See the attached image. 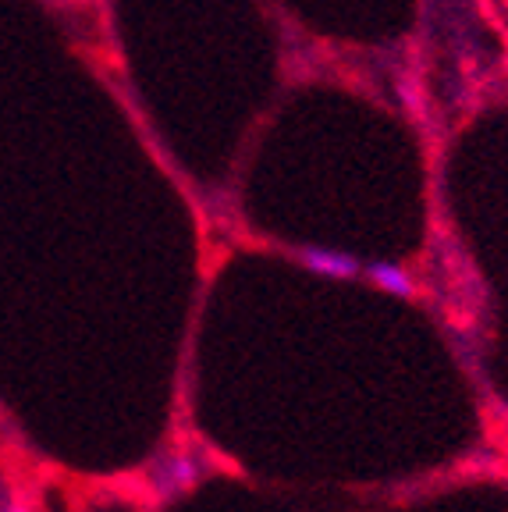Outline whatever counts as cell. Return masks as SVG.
<instances>
[{"label": "cell", "instance_id": "obj_1", "mask_svg": "<svg viewBox=\"0 0 508 512\" xmlns=\"http://www.w3.org/2000/svg\"><path fill=\"white\" fill-rule=\"evenodd\" d=\"M299 260L310 267L313 274H324V278H334V281H349L363 271L349 253H338V249H324V246L302 249Z\"/></svg>", "mask_w": 508, "mask_h": 512}, {"label": "cell", "instance_id": "obj_2", "mask_svg": "<svg viewBox=\"0 0 508 512\" xmlns=\"http://www.w3.org/2000/svg\"><path fill=\"white\" fill-rule=\"evenodd\" d=\"M366 274H370V281H374L381 292H391V296H398V299H409L416 292L413 274L405 271V267H398V264H388V260H377V264H370V267H366Z\"/></svg>", "mask_w": 508, "mask_h": 512}, {"label": "cell", "instance_id": "obj_3", "mask_svg": "<svg viewBox=\"0 0 508 512\" xmlns=\"http://www.w3.org/2000/svg\"><path fill=\"white\" fill-rule=\"evenodd\" d=\"M196 463H192L189 456H171L164 459V466H160L157 473H153V484H157L164 495H175V491L189 488L192 480H196Z\"/></svg>", "mask_w": 508, "mask_h": 512}, {"label": "cell", "instance_id": "obj_4", "mask_svg": "<svg viewBox=\"0 0 508 512\" xmlns=\"http://www.w3.org/2000/svg\"><path fill=\"white\" fill-rule=\"evenodd\" d=\"M4 512H29V509H25L22 502H8V509H4Z\"/></svg>", "mask_w": 508, "mask_h": 512}]
</instances>
